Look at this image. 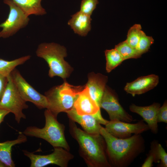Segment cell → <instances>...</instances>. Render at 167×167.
I'll list each match as a JSON object with an SVG mask.
<instances>
[{
  "mask_svg": "<svg viewBox=\"0 0 167 167\" xmlns=\"http://www.w3.org/2000/svg\"><path fill=\"white\" fill-rule=\"evenodd\" d=\"M100 134L105 141L107 155L111 167H127L145 150V140L141 134H134L126 138H118L102 126Z\"/></svg>",
  "mask_w": 167,
  "mask_h": 167,
  "instance_id": "6da1fadb",
  "label": "cell"
},
{
  "mask_svg": "<svg viewBox=\"0 0 167 167\" xmlns=\"http://www.w3.org/2000/svg\"><path fill=\"white\" fill-rule=\"evenodd\" d=\"M69 131L78 142L79 153L88 167H111L108 161L105 140L100 134L87 133L69 119Z\"/></svg>",
  "mask_w": 167,
  "mask_h": 167,
  "instance_id": "7a4b0ae2",
  "label": "cell"
},
{
  "mask_svg": "<svg viewBox=\"0 0 167 167\" xmlns=\"http://www.w3.org/2000/svg\"><path fill=\"white\" fill-rule=\"evenodd\" d=\"M45 124L42 128L27 127L23 132L26 136L43 139L54 147H61L70 151V147L65 136V126L59 122L57 117L46 109L44 113Z\"/></svg>",
  "mask_w": 167,
  "mask_h": 167,
  "instance_id": "3957f363",
  "label": "cell"
},
{
  "mask_svg": "<svg viewBox=\"0 0 167 167\" xmlns=\"http://www.w3.org/2000/svg\"><path fill=\"white\" fill-rule=\"evenodd\" d=\"M36 53L37 57L47 63L49 77L58 76L64 79L70 76L73 68L64 60L67 55L64 46L54 42L41 43L38 45Z\"/></svg>",
  "mask_w": 167,
  "mask_h": 167,
  "instance_id": "277c9868",
  "label": "cell"
},
{
  "mask_svg": "<svg viewBox=\"0 0 167 167\" xmlns=\"http://www.w3.org/2000/svg\"><path fill=\"white\" fill-rule=\"evenodd\" d=\"M84 87L73 86L66 81L61 85L53 87L45 93L48 101L46 109L57 117L59 113L71 109Z\"/></svg>",
  "mask_w": 167,
  "mask_h": 167,
  "instance_id": "5b68a950",
  "label": "cell"
},
{
  "mask_svg": "<svg viewBox=\"0 0 167 167\" xmlns=\"http://www.w3.org/2000/svg\"><path fill=\"white\" fill-rule=\"evenodd\" d=\"M8 77V82L0 101V108L13 113L16 121L19 123L22 119L26 118L23 111L27 109L28 106L18 92L11 74Z\"/></svg>",
  "mask_w": 167,
  "mask_h": 167,
  "instance_id": "8992f818",
  "label": "cell"
},
{
  "mask_svg": "<svg viewBox=\"0 0 167 167\" xmlns=\"http://www.w3.org/2000/svg\"><path fill=\"white\" fill-rule=\"evenodd\" d=\"M3 2L9 6L10 12L6 20L0 24V28H2L0 38H6L26 27L30 19L12 0H4Z\"/></svg>",
  "mask_w": 167,
  "mask_h": 167,
  "instance_id": "52a82bcc",
  "label": "cell"
},
{
  "mask_svg": "<svg viewBox=\"0 0 167 167\" xmlns=\"http://www.w3.org/2000/svg\"><path fill=\"white\" fill-rule=\"evenodd\" d=\"M52 153L46 155L36 154L26 150H23L24 155L31 161V167H43L50 164H54L61 167H67L69 161L74 156L61 147H54Z\"/></svg>",
  "mask_w": 167,
  "mask_h": 167,
  "instance_id": "ba28073f",
  "label": "cell"
},
{
  "mask_svg": "<svg viewBox=\"0 0 167 167\" xmlns=\"http://www.w3.org/2000/svg\"><path fill=\"white\" fill-rule=\"evenodd\" d=\"M13 81L19 94L26 102L32 103L38 109H46L48 101L46 97L36 90L24 79L16 68L11 74Z\"/></svg>",
  "mask_w": 167,
  "mask_h": 167,
  "instance_id": "9c48e42d",
  "label": "cell"
},
{
  "mask_svg": "<svg viewBox=\"0 0 167 167\" xmlns=\"http://www.w3.org/2000/svg\"><path fill=\"white\" fill-rule=\"evenodd\" d=\"M100 107L107 112L110 121L119 120L130 123L133 120L132 116L120 104L116 95L106 86L100 102Z\"/></svg>",
  "mask_w": 167,
  "mask_h": 167,
  "instance_id": "30bf717a",
  "label": "cell"
},
{
  "mask_svg": "<svg viewBox=\"0 0 167 167\" xmlns=\"http://www.w3.org/2000/svg\"><path fill=\"white\" fill-rule=\"evenodd\" d=\"M105 130L114 136L124 139L131 136L132 134H141L149 130L143 120L135 123L119 120L109 121L105 125Z\"/></svg>",
  "mask_w": 167,
  "mask_h": 167,
  "instance_id": "8fae6325",
  "label": "cell"
},
{
  "mask_svg": "<svg viewBox=\"0 0 167 167\" xmlns=\"http://www.w3.org/2000/svg\"><path fill=\"white\" fill-rule=\"evenodd\" d=\"M160 107V104L154 103L152 105L145 106H139L134 104L129 106L130 110L142 117L143 121L147 124L149 130L154 134H156L158 130L157 114Z\"/></svg>",
  "mask_w": 167,
  "mask_h": 167,
  "instance_id": "7c38bea8",
  "label": "cell"
},
{
  "mask_svg": "<svg viewBox=\"0 0 167 167\" xmlns=\"http://www.w3.org/2000/svg\"><path fill=\"white\" fill-rule=\"evenodd\" d=\"M159 76L151 74L140 77L130 83H127L124 90L133 96L144 93L154 88L158 84Z\"/></svg>",
  "mask_w": 167,
  "mask_h": 167,
  "instance_id": "4fadbf2b",
  "label": "cell"
},
{
  "mask_svg": "<svg viewBox=\"0 0 167 167\" xmlns=\"http://www.w3.org/2000/svg\"><path fill=\"white\" fill-rule=\"evenodd\" d=\"M107 80V77L100 73H92L88 76L86 86L91 97L99 107Z\"/></svg>",
  "mask_w": 167,
  "mask_h": 167,
  "instance_id": "5bb4252c",
  "label": "cell"
},
{
  "mask_svg": "<svg viewBox=\"0 0 167 167\" xmlns=\"http://www.w3.org/2000/svg\"><path fill=\"white\" fill-rule=\"evenodd\" d=\"M73 107L80 115H93L100 110V107L91 97L86 86L79 93Z\"/></svg>",
  "mask_w": 167,
  "mask_h": 167,
  "instance_id": "9a60e30c",
  "label": "cell"
},
{
  "mask_svg": "<svg viewBox=\"0 0 167 167\" xmlns=\"http://www.w3.org/2000/svg\"><path fill=\"white\" fill-rule=\"evenodd\" d=\"M65 113L69 119L79 124L86 132L91 134H100L102 126L93 115H79L73 107Z\"/></svg>",
  "mask_w": 167,
  "mask_h": 167,
  "instance_id": "2e32d148",
  "label": "cell"
},
{
  "mask_svg": "<svg viewBox=\"0 0 167 167\" xmlns=\"http://www.w3.org/2000/svg\"><path fill=\"white\" fill-rule=\"evenodd\" d=\"M91 16L79 11L71 16V19L68 21V24L75 33L85 36L91 29Z\"/></svg>",
  "mask_w": 167,
  "mask_h": 167,
  "instance_id": "e0dca14e",
  "label": "cell"
},
{
  "mask_svg": "<svg viewBox=\"0 0 167 167\" xmlns=\"http://www.w3.org/2000/svg\"><path fill=\"white\" fill-rule=\"evenodd\" d=\"M27 140V136L20 132L16 139L0 143V161L6 167L15 166L11 157L12 147L15 145L24 143Z\"/></svg>",
  "mask_w": 167,
  "mask_h": 167,
  "instance_id": "ac0fdd59",
  "label": "cell"
},
{
  "mask_svg": "<svg viewBox=\"0 0 167 167\" xmlns=\"http://www.w3.org/2000/svg\"><path fill=\"white\" fill-rule=\"evenodd\" d=\"M28 16L32 15H43L46 14L41 5L42 0H12Z\"/></svg>",
  "mask_w": 167,
  "mask_h": 167,
  "instance_id": "d6986e66",
  "label": "cell"
},
{
  "mask_svg": "<svg viewBox=\"0 0 167 167\" xmlns=\"http://www.w3.org/2000/svg\"><path fill=\"white\" fill-rule=\"evenodd\" d=\"M149 152L152 155L154 162L159 164L157 166L167 167V153L158 141L154 140L151 142Z\"/></svg>",
  "mask_w": 167,
  "mask_h": 167,
  "instance_id": "ffe728a7",
  "label": "cell"
},
{
  "mask_svg": "<svg viewBox=\"0 0 167 167\" xmlns=\"http://www.w3.org/2000/svg\"><path fill=\"white\" fill-rule=\"evenodd\" d=\"M31 57L28 55L11 61L0 58V75L8 76L16 66L23 64L29 60Z\"/></svg>",
  "mask_w": 167,
  "mask_h": 167,
  "instance_id": "44dd1931",
  "label": "cell"
},
{
  "mask_svg": "<svg viewBox=\"0 0 167 167\" xmlns=\"http://www.w3.org/2000/svg\"><path fill=\"white\" fill-rule=\"evenodd\" d=\"M106 60V70L109 73L124 61L119 52L115 49L105 51Z\"/></svg>",
  "mask_w": 167,
  "mask_h": 167,
  "instance_id": "7402d4cb",
  "label": "cell"
},
{
  "mask_svg": "<svg viewBox=\"0 0 167 167\" xmlns=\"http://www.w3.org/2000/svg\"><path fill=\"white\" fill-rule=\"evenodd\" d=\"M114 48L119 52L124 60L131 58H137L141 56L136 49L131 47L126 41L115 45Z\"/></svg>",
  "mask_w": 167,
  "mask_h": 167,
  "instance_id": "603a6c76",
  "label": "cell"
},
{
  "mask_svg": "<svg viewBox=\"0 0 167 167\" xmlns=\"http://www.w3.org/2000/svg\"><path fill=\"white\" fill-rule=\"evenodd\" d=\"M142 27L139 24H135L128 31L126 41L132 48L136 49L139 42Z\"/></svg>",
  "mask_w": 167,
  "mask_h": 167,
  "instance_id": "cb8c5ba5",
  "label": "cell"
},
{
  "mask_svg": "<svg viewBox=\"0 0 167 167\" xmlns=\"http://www.w3.org/2000/svg\"><path fill=\"white\" fill-rule=\"evenodd\" d=\"M154 42V40L152 36H147L141 30L140 37L135 49L142 55L148 51Z\"/></svg>",
  "mask_w": 167,
  "mask_h": 167,
  "instance_id": "d4e9b609",
  "label": "cell"
},
{
  "mask_svg": "<svg viewBox=\"0 0 167 167\" xmlns=\"http://www.w3.org/2000/svg\"><path fill=\"white\" fill-rule=\"evenodd\" d=\"M98 3V0H82L79 11L85 14L91 16Z\"/></svg>",
  "mask_w": 167,
  "mask_h": 167,
  "instance_id": "484cf974",
  "label": "cell"
},
{
  "mask_svg": "<svg viewBox=\"0 0 167 167\" xmlns=\"http://www.w3.org/2000/svg\"><path fill=\"white\" fill-rule=\"evenodd\" d=\"M157 122L167 123V102L165 101L159 108L157 114Z\"/></svg>",
  "mask_w": 167,
  "mask_h": 167,
  "instance_id": "4316f807",
  "label": "cell"
},
{
  "mask_svg": "<svg viewBox=\"0 0 167 167\" xmlns=\"http://www.w3.org/2000/svg\"><path fill=\"white\" fill-rule=\"evenodd\" d=\"M8 76L0 75V101L5 90L8 82Z\"/></svg>",
  "mask_w": 167,
  "mask_h": 167,
  "instance_id": "83f0119b",
  "label": "cell"
},
{
  "mask_svg": "<svg viewBox=\"0 0 167 167\" xmlns=\"http://www.w3.org/2000/svg\"><path fill=\"white\" fill-rule=\"evenodd\" d=\"M154 159L152 155L148 152L147 158L142 165V167H152L153 166Z\"/></svg>",
  "mask_w": 167,
  "mask_h": 167,
  "instance_id": "f1b7e54d",
  "label": "cell"
},
{
  "mask_svg": "<svg viewBox=\"0 0 167 167\" xmlns=\"http://www.w3.org/2000/svg\"><path fill=\"white\" fill-rule=\"evenodd\" d=\"M10 113L9 111L0 108V124L3 121L5 117Z\"/></svg>",
  "mask_w": 167,
  "mask_h": 167,
  "instance_id": "f546056e",
  "label": "cell"
},
{
  "mask_svg": "<svg viewBox=\"0 0 167 167\" xmlns=\"http://www.w3.org/2000/svg\"><path fill=\"white\" fill-rule=\"evenodd\" d=\"M6 167L5 165L0 161V167Z\"/></svg>",
  "mask_w": 167,
  "mask_h": 167,
  "instance_id": "4dcf8cb0",
  "label": "cell"
}]
</instances>
